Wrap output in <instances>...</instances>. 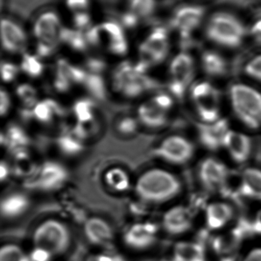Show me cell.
Listing matches in <instances>:
<instances>
[{"label": "cell", "instance_id": "6da1fadb", "mask_svg": "<svg viewBox=\"0 0 261 261\" xmlns=\"http://www.w3.org/2000/svg\"><path fill=\"white\" fill-rule=\"evenodd\" d=\"M206 21L205 35L207 39L223 48H239L248 36V26L231 12H216Z\"/></svg>", "mask_w": 261, "mask_h": 261}, {"label": "cell", "instance_id": "7a4b0ae2", "mask_svg": "<svg viewBox=\"0 0 261 261\" xmlns=\"http://www.w3.org/2000/svg\"><path fill=\"white\" fill-rule=\"evenodd\" d=\"M181 184L178 178L161 169H153L138 179L136 190L138 196L149 202H167L179 194Z\"/></svg>", "mask_w": 261, "mask_h": 261}, {"label": "cell", "instance_id": "3957f363", "mask_svg": "<svg viewBox=\"0 0 261 261\" xmlns=\"http://www.w3.org/2000/svg\"><path fill=\"white\" fill-rule=\"evenodd\" d=\"M33 248L42 250L55 257L64 255L72 245V233L68 227L58 219L41 222L32 236Z\"/></svg>", "mask_w": 261, "mask_h": 261}, {"label": "cell", "instance_id": "277c9868", "mask_svg": "<svg viewBox=\"0 0 261 261\" xmlns=\"http://www.w3.org/2000/svg\"><path fill=\"white\" fill-rule=\"evenodd\" d=\"M231 107L238 119L248 128L261 126V93L243 84H234L230 89Z\"/></svg>", "mask_w": 261, "mask_h": 261}, {"label": "cell", "instance_id": "5b68a950", "mask_svg": "<svg viewBox=\"0 0 261 261\" xmlns=\"http://www.w3.org/2000/svg\"><path fill=\"white\" fill-rule=\"evenodd\" d=\"M190 94L196 113L202 122H212L221 116V94L219 90L208 81H201L192 86Z\"/></svg>", "mask_w": 261, "mask_h": 261}, {"label": "cell", "instance_id": "8992f818", "mask_svg": "<svg viewBox=\"0 0 261 261\" xmlns=\"http://www.w3.org/2000/svg\"><path fill=\"white\" fill-rule=\"evenodd\" d=\"M196 74V61L191 54L181 51L172 60L170 65L169 89L172 95L182 99L188 89Z\"/></svg>", "mask_w": 261, "mask_h": 261}, {"label": "cell", "instance_id": "52a82bcc", "mask_svg": "<svg viewBox=\"0 0 261 261\" xmlns=\"http://www.w3.org/2000/svg\"><path fill=\"white\" fill-rule=\"evenodd\" d=\"M205 15L206 9L201 5H183L173 12L170 24L181 39L188 40L202 27Z\"/></svg>", "mask_w": 261, "mask_h": 261}, {"label": "cell", "instance_id": "ba28073f", "mask_svg": "<svg viewBox=\"0 0 261 261\" xmlns=\"http://www.w3.org/2000/svg\"><path fill=\"white\" fill-rule=\"evenodd\" d=\"M170 48V34L165 27L155 28L139 45V61L149 67L160 64L168 56Z\"/></svg>", "mask_w": 261, "mask_h": 261}, {"label": "cell", "instance_id": "9c48e42d", "mask_svg": "<svg viewBox=\"0 0 261 261\" xmlns=\"http://www.w3.org/2000/svg\"><path fill=\"white\" fill-rule=\"evenodd\" d=\"M157 232L156 225L150 222L133 224L124 231L123 242L132 251H147L157 241Z\"/></svg>", "mask_w": 261, "mask_h": 261}, {"label": "cell", "instance_id": "30bf717a", "mask_svg": "<svg viewBox=\"0 0 261 261\" xmlns=\"http://www.w3.org/2000/svg\"><path fill=\"white\" fill-rule=\"evenodd\" d=\"M157 154L168 162L183 164L188 162L194 153L193 144L182 136H170L165 138L158 147Z\"/></svg>", "mask_w": 261, "mask_h": 261}, {"label": "cell", "instance_id": "8fae6325", "mask_svg": "<svg viewBox=\"0 0 261 261\" xmlns=\"http://www.w3.org/2000/svg\"><path fill=\"white\" fill-rule=\"evenodd\" d=\"M67 176V171L62 166L58 163L47 162L37 169L27 185L44 190H55L62 185Z\"/></svg>", "mask_w": 261, "mask_h": 261}, {"label": "cell", "instance_id": "7c38bea8", "mask_svg": "<svg viewBox=\"0 0 261 261\" xmlns=\"http://www.w3.org/2000/svg\"><path fill=\"white\" fill-rule=\"evenodd\" d=\"M229 130L228 120L224 118L216 122H202L197 126L201 144L210 150H218L224 147L225 137Z\"/></svg>", "mask_w": 261, "mask_h": 261}, {"label": "cell", "instance_id": "4fadbf2b", "mask_svg": "<svg viewBox=\"0 0 261 261\" xmlns=\"http://www.w3.org/2000/svg\"><path fill=\"white\" fill-rule=\"evenodd\" d=\"M63 26L58 14L49 11L41 14L34 24L33 32L38 41L58 46Z\"/></svg>", "mask_w": 261, "mask_h": 261}, {"label": "cell", "instance_id": "5bb4252c", "mask_svg": "<svg viewBox=\"0 0 261 261\" xmlns=\"http://www.w3.org/2000/svg\"><path fill=\"white\" fill-rule=\"evenodd\" d=\"M193 225L192 212L183 205L170 208L162 217V228L170 236H182L189 231Z\"/></svg>", "mask_w": 261, "mask_h": 261}, {"label": "cell", "instance_id": "9a60e30c", "mask_svg": "<svg viewBox=\"0 0 261 261\" xmlns=\"http://www.w3.org/2000/svg\"><path fill=\"white\" fill-rule=\"evenodd\" d=\"M228 169L219 160L207 158L199 167V176L202 185L210 191H219L228 174Z\"/></svg>", "mask_w": 261, "mask_h": 261}, {"label": "cell", "instance_id": "2e32d148", "mask_svg": "<svg viewBox=\"0 0 261 261\" xmlns=\"http://www.w3.org/2000/svg\"><path fill=\"white\" fill-rule=\"evenodd\" d=\"M1 38L3 48L9 53H19L26 48V33L18 24L8 18L2 19Z\"/></svg>", "mask_w": 261, "mask_h": 261}, {"label": "cell", "instance_id": "e0dca14e", "mask_svg": "<svg viewBox=\"0 0 261 261\" xmlns=\"http://www.w3.org/2000/svg\"><path fill=\"white\" fill-rule=\"evenodd\" d=\"M223 148L235 162L242 164L248 161L251 155V141L245 134L230 129L225 137Z\"/></svg>", "mask_w": 261, "mask_h": 261}, {"label": "cell", "instance_id": "ac0fdd59", "mask_svg": "<svg viewBox=\"0 0 261 261\" xmlns=\"http://www.w3.org/2000/svg\"><path fill=\"white\" fill-rule=\"evenodd\" d=\"M84 233L86 239L95 246H107L113 239V230L110 225L98 217L90 218L86 221Z\"/></svg>", "mask_w": 261, "mask_h": 261}, {"label": "cell", "instance_id": "d6986e66", "mask_svg": "<svg viewBox=\"0 0 261 261\" xmlns=\"http://www.w3.org/2000/svg\"><path fill=\"white\" fill-rule=\"evenodd\" d=\"M233 215L234 211L229 204L213 202L209 204L205 210V222L209 229L219 230L231 222Z\"/></svg>", "mask_w": 261, "mask_h": 261}, {"label": "cell", "instance_id": "ffe728a7", "mask_svg": "<svg viewBox=\"0 0 261 261\" xmlns=\"http://www.w3.org/2000/svg\"><path fill=\"white\" fill-rule=\"evenodd\" d=\"M200 64L204 73L212 77H221L226 74L228 64L220 52L212 49L204 50L201 55Z\"/></svg>", "mask_w": 261, "mask_h": 261}, {"label": "cell", "instance_id": "44dd1931", "mask_svg": "<svg viewBox=\"0 0 261 261\" xmlns=\"http://www.w3.org/2000/svg\"><path fill=\"white\" fill-rule=\"evenodd\" d=\"M138 116L143 124L150 128H160L168 121L167 112L155 105L152 100L139 107Z\"/></svg>", "mask_w": 261, "mask_h": 261}, {"label": "cell", "instance_id": "7402d4cb", "mask_svg": "<svg viewBox=\"0 0 261 261\" xmlns=\"http://www.w3.org/2000/svg\"><path fill=\"white\" fill-rule=\"evenodd\" d=\"M157 86V82L154 80L136 72L127 80L121 91L127 97L134 98L148 90L156 88Z\"/></svg>", "mask_w": 261, "mask_h": 261}, {"label": "cell", "instance_id": "603a6c76", "mask_svg": "<svg viewBox=\"0 0 261 261\" xmlns=\"http://www.w3.org/2000/svg\"><path fill=\"white\" fill-rule=\"evenodd\" d=\"M29 206V199L24 195H11L2 200L1 215L6 219H15L24 214Z\"/></svg>", "mask_w": 261, "mask_h": 261}, {"label": "cell", "instance_id": "cb8c5ba5", "mask_svg": "<svg viewBox=\"0 0 261 261\" xmlns=\"http://www.w3.org/2000/svg\"><path fill=\"white\" fill-rule=\"evenodd\" d=\"M244 196L261 201V170L248 168L242 172Z\"/></svg>", "mask_w": 261, "mask_h": 261}, {"label": "cell", "instance_id": "d4e9b609", "mask_svg": "<svg viewBox=\"0 0 261 261\" xmlns=\"http://www.w3.org/2000/svg\"><path fill=\"white\" fill-rule=\"evenodd\" d=\"M174 261H205L203 249L194 242H182L176 245L173 251Z\"/></svg>", "mask_w": 261, "mask_h": 261}, {"label": "cell", "instance_id": "484cf974", "mask_svg": "<svg viewBox=\"0 0 261 261\" xmlns=\"http://www.w3.org/2000/svg\"><path fill=\"white\" fill-rule=\"evenodd\" d=\"M2 144H6L10 150H13L15 153L25 150L26 146L29 144V140L24 132L19 127L16 125H11L8 128L6 135L2 134Z\"/></svg>", "mask_w": 261, "mask_h": 261}, {"label": "cell", "instance_id": "4316f807", "mask_svg": "<svg viewBox=\"0 0 261 261\" xmlns=\"http://www.w3.org/2000/svg\"><path fill=\"white\" fill-rule=\"evenodd\" d=\"M219 193L229 198L244 196L243 176L242 173L228 170Z\"/></svg>", "mask_w": 261, "mask_h": 261}, {"label": "cell", "instance_id": "83f0119b", "mask_svg": "<svg viewBox=\"0 0 261 261\" xmlns=\"http://www.w3.org/2000/svg\"><path fill=\"white\" fill-rule=\"evenodd\" d=\"M62 109L58 102L52 99H44L38 102L32 110V115L41 122H51L55 115H61Z\"/></svg>", "mask_w": 261, "mask_h": 261}, {"label": "cell", "instance_id": "f1b7e54d", "mask_svg": "<svg viewBox=\"0 0 261 261\" xmlns=\"http://www.w3.org/2000/svg\"><path fill=\"white\" fill-rule=\"evenodd\" d=\"M60 40L61 42L65 43L75 51H85L89 46L84 33L77 29L74 30L63 27L60 35Z\"/></svg>", "mask_w": 261, "mask_h": 261}, {"label": "cell", "instance_id": "f546056e", "mask_svg": "<svg viewBox=\"0 0 261 261\" xmlns=\"http://www.w3.org/2000/svg\"><path fill=\"white\" fill-rule=\"evenodd\" d=\"M58 144L63 153L75 155L83 150L82 140L78 138L73 130L63 134L58 138Z\"/></svg>", "mask_w": 261, "mask_h": 261}, {"label": "cell", "instance_id": "4dcf8cb0", "mask_svg": "<svg viewBox=\"0 0 261 261\" xmlns=\"http://www.w3.org/2000/svg\"><path fill=\"white\" fill-rule=\"evenodd\" d=\"M106 182L116 191H124L128 189L130 181L127 173L121 168H113L107 172Z\"/></svg>", "mask_w": 261, "mask_h": 261}, {"label": "cell", "instance_id": "1f68e13d", "mask_svg": "<svg viewBox=\"0 0 261 261\" xmlns=\"http://www.w3.org/2000/svg\"><path fill=\"white\" fill-rule=\"evenodd\" d=\"M21 69L23 72L32 77L41 76L44 70V66L37 55L24 54L21 62Z\"/></svg>", "mask_w": 261, "mask_h": 261}, {"label": "cell", "instance_id": "d6a6232c", "mask_svg": "<svg viewBox=\"0 0 261 261\" xmlns=\"http://www.w3.org/2000/svg\"><path fill=\"white\" fill-rule=\"evenodd\" d=\"M74 113L78 123L91 122L93 119V104L89 99H80L74 105Z\"/></svg>", "mask_w": 261, "mask_h": 261}, {"label": "cell", "instance_id": "836d02e7", "mask_svg": "<svg viewBox=\"0 0 261 261\" xmlns=\"http://www.w3.org/2000/svg\"><path fill=\"white\" fill-rule=\"evenodd\" d=\"M0 261H29V257L21 247L8 243L1 247Z\"/></svg>", "mask_w": 261, "mask_h": 261}, {"label": "cell", "instance_id": "e575fe53", "mask_svg": "<svg viewBox=\"0 0 261 261\" xmlns=\"http://www.w3.org/2000/svg\"><path fill=\"white\" fill-rule=\"evenodd\" d=\"M87 90L98 99H104L106 96L105 84L101 75L88 73L84 82Z\"/></svg>", "mask_w": 261, "mask_h": 261}, {"label": "cell", "instance_id": "d590c367", "mask_svg": "<svg viewBox=\"0 0 261 261\" xmlns=\"http://www.w3.org/2000/svg\"><path fill=\"white\" fill-rule=\"evenodd\" d=\"M156 0H130V11L139 18H145L153 13L156 9Z\"/></svg>", "mask_w": 261, "mask_h": 261}, {"label": "cell", "instance_id": "8d00e7d4", "mask_svg": "<svg viewBox=\"0 0 261 261\" xmlns=\"http://www.w3.org/2000/svg\"><path fill=\"white\" fill-rule=\"evenodd\" d=\"M16 94L22 101L26 108H34L38 103L36 90L29 84H21L18 86L16 89Z\"/></svg>", "mask_w": 261, "mask_h": 261}, {"label": "cell", "instance_id": "74e56055", "mask_svg": "<svg viewBox=\"0 0 261 261\" xmlns=\"http://www.w3.org/2000/svg\"><path fill=\"white\" fill-rule=\"evenodd\" d=\"M103 33L108 37V41L126 38L124 28L119 23L115 21H106L101 24Z\"/></svg>", "mask_w": 261, "mask_h": 261}, {"label": "cell", "instance_id": "f35d334b", "mask_svg": "<svg viewBox=\"0 0 261 261\" xmlns=\"http://www.w3.org/2000/svg\"><path fill=\"white\" fill-rule=\"evenodd\" d=\"M245 71L250 77L261 82V54L247 62Z\"/></svg>", "mask_w": 261, "mask_h": 261}, {"label": "cell", "instance_id": "ab89813d", "mask_svg": "<svg viewBox=\"0 0 261 261\" xmlns=\"http://www.w3.org/2000/svg\"><path fill=\"white\" fill-rule=\"evenodd\" d=\"M89 46H99L102 41L103 32L101 25H92L84 32Z\"/></svg>", "mask_w": 261, "mask_h": 261}, {"label": "cell", "instance_id": "60d3db41", "mask_svg": "<svg viewBox=\"0 0 261 261\" xmlns=\"http://www.w3.org/2000/svg\"><path fill=\"white\" fill-rule=\"evenodd\" d=\"M74 25L76 28L77 30L82 31L87 30L89 28L91 27V17L87 12H75L73 17Z\"/></svg>", "mask_w": 261, "mask_h": 261}, {"label": "cell", "instance_id": "b9f144b4", "mask_svg": "<svg viewBox=\"0 0 261 261\" xmlns=\"http://www.w3.org/2000/svg\"><path fill=\"white\" fill-rule=\"evenodd\" d=\"M18 73V68L15 64L9 62L2 63V79L4 82H12L16 78Z\"/></svg>", "mask_w": 261, "mask_h": 261}, {"label": "cell", "instance_id": "7bdbcfd3", "mask_svg": "<svg viewBox=\"0 0 261 261\" xmlns=\"http://www.w3.org/2000/svg\"><path fill=\"white\" fill-rule=\"evenodd\" d=\"M108 49L111 53L119 56L125 55L128 51V42L127 38L108 41Z\"/></svg>", "mask_w": 261, "mask_h": 261}, {"label": "cell", "instance_id": "ee69618b", "mask_svg": "<svg viewBox=\"0 0 261 261\" xmlns=\"http://www.w3.org/2000/svg\"><path fill=\"white\" fill-rule=\"evenodd\" d=\"M248 36L255 44L261 46V15L257 17L248 26Z\"/></svg>", "mask_w": 261, "mask_h": 261}, {"label": "cell", "instance_id": "f6af8a7d", "mask_svg": "<svg viewBox=\"0 0 261 261\" xmlns=\"http://www.w3.org/2000/svg\"><path fill=\"white\" fill-rule=\"evenodd\" d=\"M117 128L124 135H132L137 129V122L133 118H125L119 122Z\"/></svg>", "mask_w": 261, "mask_h": 261}, {"label": "cell", "instance_id": "bcb514c9", "mask_svg": "<svg viewBox=\"0 0 261 261\" xmlns=\"http://www.w3.org/2000/svg\"><path fill=\"white\" fill-rule=\"evenodd\" d=\"M86 67L89 70V73L100 74L105 70L106 63L100 58H90L86 61Z\"/></svg>", "mask_w": 261, "mask_h": 261}, {"label": "cell", "instance_id": "7dc6e473", "mask_svg": "<svg viewBox=\"0 0 261 261\" xmlns=\"http://www.w3.org/2000/svg\"><path fill=\"white\" fill-rule=\"evenodd\" d=\"M152 102L157 106L159 108L165 111H168L172 108L173 104V98L169 95L165 93H160V94L156 95V96L152 99Z\"/></svg>", "mask_w": 261, "mask_h": 261}, {"label": "cell", "instance_id": "c3c4849f", "mask_svg": "<svg viewBox=\"0 0 261 261\" xmlns=\"http://www.w3.org/2000/svg\"><path fill=\"white\" fill-rule=\"evenodd\" d=\"M139 17L131 11L125 12L121 16V25L127 29H134L139 24Z\"/></svg>", "mask_w": 261, "mask_h": 261}, {"label": "cell", "instance_id": "681fc988", "mask_svg": "<svg viewBox=\"0 0 261 261\" xmlns=\"http://www.w3.org/2000/svg\"><path fill=\"white\" fill-rule=\"evenodd\" d=\"M58 46L53 44H48V43L38 41L36 46L37 56L38 58H44L50 57L56 50Z\"/></svg>", "mask_w": 261, "mask_h": 261}, {"label": "cell", "instance_id": "f907efd6", "mask_svg": "<svg viewBox=\"0 0 261 261\" xmlns=\"http://www.w3.org/2000/svg\"><path fill=\"white\" fill-rule=\"evenodd\" d=\"M89 4V0H66L67 8L75 12H83L88 7Z\"/></svg>", "mask_w": 261, "mask_h": 261}, {"label": "cell", "instance_id": "816d5d0a", "mask_svg": "<svg viewBox=\"0 0 261 261\" xmlns=\"http://www.w3.org/2000/svg\"><path fill=\"white\" fill-rule=\"evenodd\" d=\"M72 82L67 81L65 78L56 75L55 80V87L58 92L64 93L70 89Z\"/></svg>", "mask_w": 261, "mask_h": 261}, {"label": "cell", "instance_id": "f5cc1de1", "mask_svg": "<svg viewBox=\"0 0 261 261\" xmlns=\"http://www.w3.org/2000/svg\"><path fill=\"white\" fill-rule=\"evenodd\" d=\"M0 97H1L0 113H1L2 116H5L9 111V107H10V99H9V94L3 89L1 90Z\"/></svg>", "mask_w": 261, "mask_h": 261}, {"label": "cell", "instance_id": "db71d44e", "mask_svg": "<svg viewBox=\"0 0 261 261\" xmlns=\"http://www.w3.org/2000/svg\"><path fill=\"white\" fill-rule=\"evenodd\" d=\"M243 261H261V247L253 248L248 251Z\"/></svg>", "mask_w": 261, "mask_h": 261}, {"label": "cell", "instance_id": "11a10c76", "mask_svg": "<svg viewBox=\"0 0 261 261\" xmlns=\"http://www.w3.org/2000/svg\"><path fill=\"white\" fill-rule=\"evenodd\" d=\"M119 259L110 254H98L90 257L88 261H119Z\"/></svg>", "mask_w": 261, "mask_h": 261}, {"label": "cell", "instance_id": "9f6ffc18", "mask_svg": "<svg viewBox=\"0 0 261 261\" xmlns=\"http://www.w3.org/2000/svg\"><path fill=\"white\" fill-rule=\"evenodd\" d=\"M9 169L7 164L4 161H2L0 165V178L2 181H4L9 176Z\"/></svg>", "mask_w": 261, "mask_h": 261}, {"label": "cell", "instance_id": "6f0895ef", "mask_svg": "<svg viewBox=\"0 0 261 261\" xmlns=\"http://www.w3.org/2000/svg\"><path fill=\"white\" fill-rule=\"evenodd\" d=\"M257 223L261 225V212L259 213L258 216H257Z\"/></svg>", "mask_w": 261, "mask_h": 261}]
</instances>
